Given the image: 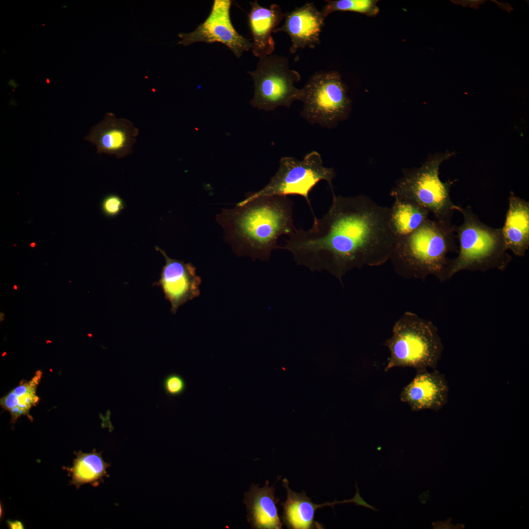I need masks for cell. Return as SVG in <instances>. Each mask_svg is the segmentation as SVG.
I'll list each match as a JSON object with an SVG mask.
<instances>
[{
    "label": "cell",
    "mask_w": 529,
    "mask_h": 529,
    "mask_svg": "<svg viewBox=\"0 0 529 529\" xmlns=\"http://www.w3.org/2000/svg\"><path fill=\"white\" fill-rule=\"evenodd\" d=\"M430 213L418 204L395 198L390 208V224L395 237L409 234L428 218Z\"/></svg>",
    "instance_id": "ffe728a7"
},
{
    "label": "cell",
    "mask_w": 529,
    "mask_h": 529,
    "mask_svg": "<svg viewBox=\"0 0 529 529\" xmlns=\"http://www.w3.org/2000/svg\"><path fill=\"white\" fill-rule=\"evenodd\" d=\"M155 248L165 257L166 263L160 279L153 285L161 288L170 303L171 313L175 314L179 307L200 295L201 279L192 264L170 258L164 250L157 246Z\"/></svg>",
    "instance_id": "8fae6325"
},
{
    "label": "cell",
    "mask_w": 529,
    "mask_h": 529,
    "mask_svg": "<svg viewBox=\"0 0 529 529\" xmlns=\"http://www.w3.org/2000/svg\"><path fill=\"white\" fill-rule=\"evenodd\" d=\"M248 24L252 35L251 50L255 57L271 55L275 49L272 33L284 18L285 14L276 4L269 8L261 6L257 0L250 2Z\"/></svg>",
    "instance_id": "9a60e30c"
},
{
    "label": "cell",
    "mask_w": 529,
    "mask_h": 529,
    "mask_svg": "<svg viewBox=\"0 0 529 529\" xmlns=\"http://www.w3.org/2000/svg\"><path fill=\"white\" fill-rule=\"evenodd\" d=\"M38 376L22 383L0 398V405L11 414V423L14 424L22 416L27 415L39 400L36 394Z\"/></svg>",
    "instance_id": "44dd1931"
},
{
    "label": "cell",
    "mask_w": 529,
    "mask_h": 529,
    "mask_svg": "<svg viewBox=\"0 0 529 529\" xmlns=\"http://www.w3.org/2000/svg\"><path fill=\"white\" fill-rule=\"evenodd\" d=\"M332 196L326 214L314 216L310 229H296L281 249L290 252L297 264L313 271H327L342 283L353 269L385 263L395 236L390 208L364 195Z\"/></svg>",
    "instance_id": "6da1fadb"
},
{
    "label": "cell",
    "mask_w": 529,
    "mask_h": 529,
    "mask_svg": "<svg viewBox=\"0 0 529 529\" xmlns=\"http://www.w3.org/2000/svg\"><path fill=\"white\" fill-rule=\"evenodd\" d=\"M283 485L287 491V499L281 503L283 508L282 514V522L289 529H324V526L314 520L315 513L317 509L325 506L332 508L340 501L327 502L321 504H315L306 495V492L300 493L293 491L289 486L287 479L282 480Z\"/></svg>",
    "instance_id": "e0dca14e"
},
{
    "label": "cell",
    "mask_w": 529,
    "mask_h": 529,
    "mask_svg": "<svg viewBox=\"0 0 529 529\" xmlns=\"http://www.w3.org/2000/svg\"><path fill=\"white\" fill-rule=\"evenodd\" d=\"M326 18L313 2H307L285 13L284 24L273 32L283 31L289 35L291 42V53L306 47L313 48L320 43V35Z\"/></svg>",
    "instance_id": "5bb4252c"
},
{
    "label": "cell",
    "mask_w": 529,
    "mask_h": 529,
    "mask_svg": "<svg viewBox=\"0 0 529 529\" xmlns=\"http://www.w3.org/2000/svg\"><path fill=\"white\" fill-rule=\"evenodd\" d=\"M9 528L11 529H23L24 526L23 523L19 520L7 521Z\"/></svg>",
    "instance_id": "484cf974"
},
{
    "label": "cell",
    "mask_w": 529,
    "mask_h": 529,
    "mask_svg": "<svg viewBox=\"0 0 529 529\" xmlns=\"http://www.w3.org/2000/svg\"><path fill=\"white\" fill-rule=\"evenodd\" d=\"M336 177L333 168L323 166L320 154L313 151L302 160L292 157L282 158L278 170L268 184L261 190L250 193L236 205H241L254 198L266 196L300 195L304 198L314 216L309 194L320 181H326L334 193L332 181Z\"/></svg>",
    "instance_id": "52a82bcc"
},
{
    "label": "cell",
    "mask_w": 529,
    "mask_h": 529,
    "mask_svg": "<svg viewBox=\"0 0 529 529\" xmlns=\"http://www.w3.org/2000/svg\"><path fill=\"white\" fill-rule=\"evenodd\" d=\"M248 73L254 85L250 101L253 107L269 111L278 106L289 108L294 101H301L302 89L294 86L301 76L289 68L286 57L270 55L260 58L256 70Z\"/></svg>",
    "instance_id": "9c48e42d"
},
{
    "label": "cell",
    "mask_w": 529,
    "mask_h": 529,
    "mask_svg": "<svg viewBox=\"0 0 529 529\" xmlns=\"http://www.w3.org/2000/svg\"><path fill=\"white\" fill-rule=\"evenodd\" d=\"M449 388L444 374L436 369L416 371L413 379L400 394L401 402L412 411H438L448 402Z\"/></svg>",
    "instance_id": "4fadbf2b"
},
{
    "label": "cell",
    "mask_w": 529,
    "mask_h": 529,
    "mask_svg": "<svg viewBox=\"0 0 529 529\" xmlns=\"http://www.w3.org/2000/svg\"><path fill=\"white\" fill-rule=\"evenodd\" d=\"M293 203L287 196L259 197L232 209H223L216 220L224 240L239 256L267 261L274 249L281 248L279 238L296 230Z\"/></svg>",
    "instance_id": "7a4b0ae2"
},
{
    "label": "cell",
    "mask_w": 529,
    "mask_h": 529,
    "mask_svg": "<svg viewBox=\"0 0 529 529\" xmlns=\"http://www.w3.org/2000/svg\"><path fill=\"white\" fill-rule=\"evenodd\" d=\"M274 484L269 486L266 481L263 487L252 484L245 492L243 503L246 505L247 519L252 529H281L283 522L278 514L279 499L275 496Z\"/></svg>",
    "instance_id": "2e32d148"
},
{
    "label": "cell",
    "mask_w": 529,
    "mask_h": 529,
    "mask_svg": "<svg viewBox=\"0 0 529 529\" xmlns=\"http://www.w3.org/2000/svg\"><path fill=\"white\" fill-rule=\"evenodd\" d=\"M125 207L123 200L118 195L111 194L107 195L102 200L101 209L103 213L108 216L113 217L119 215Z\"/></svg>",
    "instance_id": "cb8c5ba5"
},
{
    "label": "cell",
    "mask_w": 529,
    "mask_h": 529,
    "mask_svg": "<svg viewBox=\"0 0 529 529\" xmlns=\"http://www.w3.org/2000/svg\"><path fill=\"white\" fill-rule=\"evenodd\" d=\"M383 345L390 353L385 372L395 367L435 369L444 348L433 323L409 311L395 322L392 336Z\"/></svg>",
    "instance_id": "5b68a950"
},
{
    "label": "cell",
    "mask_w": 529,
    "mask_h": 529,
    "mask_svg": "<svg viewBox=\"0 0 529 529\" xmlns=\"http://www.w3.org/2000/svg\"><path fill=\"white\" fill-rule=\"evenodd\" d=\"M74 454L72 466L65 468L71 477L70 484L77 489L85 484L97 486L103 482L104 478L109 477L106 470L110 464L104 460L102 452L94 449L91 453L79 451Z\"/></svg>",
    "instance_id": "d6986e66"
},
{
    "label": "cell",
    "mask_w": 529,
    "mask_h": 529,
    "mask_svg": "<svg viewBox=\"0 0 529 529\" xmlns=\"http://www.w3.org/2000/svg\"><path fill=\"white\" fill-rule=\"evenodd\" d=\"M454 155L447 151L428 159L421 167L404 171L390 192L394 198L413 202L432 213L434 219L452 225L455 204L450 195V188L456 180L441 181L439 177L441 163Z\"/></svg>",
    "instance_id": "8992f818"
},
{
    "label": "cell",
    "mask_w": 529,
    "mask_h": 529,
    "mask_svg": "<svg viewBox=\"0 0 529 529\" xmlns=\"http://www.w3.org/2000/svg\"><path fill=\"white\" fill-rule=\"evenodd\" d=\"M13 289H15V290H17V289H18V287H17V286L16 285H14V286H13Z\"/></svg>",
    "instance_id": "83f0119b"
},
{
    "label": "cell",
    "mask_w": 529,
    "mask_h": 529,
    "mask_svg": "<svg viewBox=\"0 0 529 529\" xmlns=\"http://www.w3.org/2000/svg\"><path fill=\"white\" fill-rule=\"evenodd\" d=\"M327 4L322 12L326 17L335 11H350L373 17L379 12L377 0H326Z\"/></svg>",
    "instance_id": "7402d4cb"
},
{
    "label": "cell",
    "mask_w": 529,
    "mask_h": 529,
    "mask_svg": "<svg viewBox=\"0 0 529 529\" xmlns=\"http://www.w3.org/2000/svg\"><path fill=\"white\" fill-rule=\"evenodd\" d=\"M455 226L428 218L411 233L395 237L389 260L396 272L408 279L432 275L447 280V255L456 250Z\"/></svg>",
    "instance_id": "3957f363"
},
{
    "label": "cell",
    "mask_w": 529,
    "mask_h": 529,
    "mask_svg": "<svg viewBox=\"0 0 529 529\" xmlns=\"http://www.w3.org/2000/svg\"><path fill=\"white\" fill-rule=\"evenodd\" d=\"M502 233L507 250L523 257L529 247V202L510 192Z\"/></svg>",
    "instance_id": "ac0fdd59"
},
{
    "label": "cell",
    "mask_w": 529,
    "mask_h": 529,
    "mask_svg": "<svg viewBox=\"0 0 529 529\" xmlns=\"http://www.w3.org/2000/svg\"><path fill=\"white\" fill-rule=\"evenodd\" d=\"M138 134V129L131 121L107 113L85 139L96 146L97 153L123 158L132 153Z\"/></svg>",
    "instance_id": "7c38bea8"
},
{
    "label": "cell",
    "mask_w": 529,
    "mask_h": 529,
    "mask_svg": "<svg viewBox=\"0 0 529 529\" xmlns=\"http://www.w3.org/2000/svg\"><path fill=\"white\" fill-rule=\"evenodd\" d=\"M302 89L301 116L309 123L332 128L348 116L351 100L338 72H317Z\"/></svg>",
    "instance_id": "ba28073f"
},
{
    "label": "cell",
    "mask_w": 529,
    "mask_h": 529,
    "mask_svg": "<svg viewBox=\"0 0 529 529\" xmlns=\"http://www.w3.org/2000/svg\"><path fill=\"white\" fill-rule=\"evenodd\" d=\"M231 0H214L206 19L190 33H181L179 44L189 46L197 42L220 43L240 58L244 51L251 49L252 43L239 33L230 18Z\"/></svg>",
    "instance_id": "30bf717a"
},
{
    "label": "cell",
    "mask_w": 529,
    "mask_h": 529,
    "mask_svg": "<svg viewBox=\"0 0 529 529\" xmlns=\"http://www.w3.org/2000/svg\"><path fill=\"white\" fill-rule=\"evenodd\" d=\"M454 209L462 214L463 222L455 226L459 250L457 257L450 260L447 280L463 270H505L512 257L506 252L502 228L482 222L470 207L463 208L456 205Z\"/></svg>",
    "instance_id": "277c9868"
},
{
    "label": "cell",
    "mask_w": 529,
    "mask_h": 529,
    "mask_svg": "<svg viewBox=\"0 0 529 529\" xmlns=\"http://www.w3.org/2000/svg\"><path fill=\"white\" fill-rule=\"evenodd\" d=\"M451 521L452 518H451L447 519L445 521H437L436 522H433L432 525L434 529H458L464 528L463 525L459 524L453 525Z\"/></svg>",
    "instance_id": "d4e9b609"
},
{
    "label": "cell",
    "mask_w": 529,
    "mask_h": 529,
    "mask_svg": "<svg viewBox=\"0 0 529 529\" xmlns=\"http://www.w3.org/2000/svg\"><path fill=\"white\" fill-rule=\"evenodd\" d=\"M163 387L166 394L176 396L184 392L186 384L181 376L177 373H172L165 377L163 382Z\"/></svg>",
    "instance_id": "603a6c76"
},
{
    "label": "cell",
    "mask_w": 529,
    "mask_h": 529,
    "mask_svg": "<svg viewBox=\"0 0 529 529\" xmlns=\"http://www.w3.org/2000/svg\"><path fill=\"white\" fill-rule=\"evenodd\" d=\"M3 315L4 314H3V313H0V321H2L3 319Z\"/></svg>",
    "instance_id": "4316f807"
}]
</instances>
